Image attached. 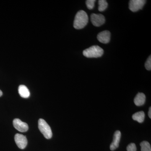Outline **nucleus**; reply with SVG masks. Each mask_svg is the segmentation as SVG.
Listing matches in <instances>:
<instances>
[{"mask_svg": "<svg viewBox=\"0 0 151 151\" xmlns=\"http://www.w3.org/2000/svg\"><path fill=\"white\" fill-rule=\"evenodd\" d=\"M3 94V92H2L1 91V90H0V97H1V96Z\"/></svg>", "mask_w": 151, "mask_h": 151, "instance_id": "nucleus-19", "label": "nucleus"}, {"mask_svg": "<svg viewBox=\"0 0 151 151\" xmlns=\"http://www.w3.org/2000/svg\"><path fill=\"white\" fill-rule=\"evenodd\" d=\"M15 141L17 146L21 149H24L27 145V140L26 136L21 134H17L14 137Z\"/></svg>", "mask_w": 151, "mask_h": 151, "instance_id": "nucleus-6", "label": "nucleus"}, {"mask_svg": "<svg viewBox=\"0 0 151 151\" xmlns=\"http://www.w3.org/2000/svg\"><path fill=\"white\" fill-rule=\"evenodd\" d=\"M95 0H87L86 1V4L87 8L89 9H92L94 6Z\"/></svg>", "mask_w": 151, "mask_h": 151, "instance_id": "nucleus-15", "label": "nucleus"}, {"mask_svg": "<svg viewBox=\"0 0 151 151\" xmlns=\"http://www.w3.org/2000/svg\"><path fill=\"white\" fill-rule=\"evenodd\" d=\"M14 127L19 132H27L28 130V125L27 123L21 121V120L18 119H14L13 122Z\"/></svg>", "mask_w": 151, "mask_h": 151, "instance_id": "nucleus-7", "label": "nucleus"}, {"mask_svg": "<svg viewBox=\"0 0 151 151\" xmlns=\"http://www.w3.org/2000/svg\"><path fill=\"white\" fill-rule=\"evenodd\" d=\"M145 67L147 70H151V56L150 55L147 60L145 63Z\"/></svg>", "mask_w": 151, "mask_h": 151, "instance_id": "nucleus-16", "label": "nucleus"}, {"mask_svg": "<svg viewBox=\"0 0 151 151\" xmlns=\"http://www.w3.org/2000/svg\"><path fill=\"white\" fill-rule=\"evenodd\" d=\"M19 94L21 97L24 98H28L30 96L29 90L26 86L24 85H21L19 86L18 88Z\"/></svg>", "mask_w": 151, "mask_h": 151, "instance_id": "nucleus-11", "label": "nucleus"}, {"mask_svg": "<svg viewBox=\"0 0 151 151\" xmlns=\"http://www.w3.org/2000/svg\"><path fill=\"white\" fill-rule=\"evenodd\" d=\"M148 116L149 117H150V118H151V107H150V109H149V111L148 112Z\"/></svg>", "mask_w": 151, "mask_h": 151, "instance_id": "nucleus-18", "label": "nucleus"}, {"mask_svg": "<svg viewBox=\"0 0 151 151\" xmlns=\"http://www.w3.org/2000/svg\"><path fill=\"white\" fill-rule=\"evenodd\" d=\"M104 50L98 45H93L83 51L84 56L88 58H97L103 55Z\"/></svg>", "mask_w": 151, "mask_h": 151, "instance_id": "nucleus-2", "label": "nucleus"}, {"mask_svg": "<svg viewBox=\"0 0 151 151\" xmlns=\"http://www.w3.org/2000/svg\"><path fill=\"white\" fill-rule=\"evenodd\" d=\"M141 151H151V145L147 141H143L140 143Z\"/></svg>", "mask_w": 151, "mask_h": 151, "instance_id": "nucleus-14", "label": "nucleus"}, {"mask_svg": "<svg viewBox=\"0 0 151 151\" xmlns=\"http://www.w3.org/2000/svg\"><path fill=\"white\" fill-rule=\"evenodd\" d=\"M98 4H99L98 10L100 12H103L108 7V3L105 0H100L98 1Z\"/></svg>", "mask_w": 151, "mask_h": 151, "instance_id": "nucleus-13", "label": "nucleus"}, {"mask_svg": "<svg viewBox=\"0 0 151 151\" xmlns=\"http://www.w3.org/2000/svg\"><path fill=\"white\" fill-rule=\"evenodd\" d=\"M88 15L84 11H78L76 15L73 27L76 29H80L84 28L88 22Z\"/></svg>", "mask_w": 151, "mask_h": 151, "instance_id": "nucleus-1", "label": "nucleus"}, {"mask_svg": "<svg viewBox=\"0 0 151 151\" xmlns=\"http://www.w3.org/2000/svg\"><path fill=\"white\" fill-rule=\"evenodd\" d=\"M92 24L95 27H100L105 23V17L101 14H92L91 15Z\"/></svg>", "mask_w": 151, "mask_h": 151, "instance_id": "nucleus-5", "label": "nucleus"}, {"mask_svg": "<svg viewBox=\"0 0 151 151\" xmlns=\"http://www.w3.org/2000/svg\"><path fill=\"white\" fill-rule=\"evenodd\" d=\"M38 128L45 137L47 139H51L52 132L49 125L43 119H40L38 121Z\"/></svg>", "mask_w": 151, "mask_h": 151, "instance_id": "nucleus-3", "label": "nucleus"}, {"mask_svg": "<svg viewBox=\"0 0 151 151\" xmlns=\"http://www.w3.org/2000/svg\"><path fill=\"white\" fill-rule=\"evenodd\" d=\"M145 113L143 111L137 112L132 116V119L139 123L143 122L145 120Z\"/></svg>", "mask_w": 151, "mask_h": 151, "instance_id": "nucleus-12", "label": "nucleus"}, {"mask_svg": "<svg viewBox=\"0 0 151 151\" xmlns=\"http://www.w3.org/2000/svg\"><path fill=\"white\" fill-rule=\"evenodd\" d=\"M145 101L146 96L143 93H138L134 99L135 104L137 106H142L145 103Z\"/></svg>", "mask_w": 151, "mask_h": 151, "instance_id": "nucleus-10", "label": "nucleus"}, {"mask_svg": "<svg viewBox=\"0 0 151 151\" xmlns=\"http://www.w3.org/2000/svg\"><path fill=\"white\" fill-rule=\"evenodd\" d=\"M121 138V133L119 131H116L113 136V141L110 145L111 150L113 151L119 147Z\"/></svg>", "mask_w": 151, "mask_h": 151, "instance_id": "nucleus-9", "label": "nucleus"}, {"mask_svg": "<svg viewBox=\"0 0 151 151\" xmlns=\"http://www.w3.org/2000/svg\"><path fill=\"white\" fill-rule=\"evenodd\" d=\"M127 151H137V147L134 143H131L127 147Z\"/></svg>", "mask_w": 151, "mask_h": 151, "instance_id": "nucleus-17", "label": "nucleus"}, {"mask_svg": "<svg viewBox=\"0 0 151 151\" xmlns=\"http://www.w3.org/2000/svg\"><path fill=\"white\" fill-rule=\"evenodd\" d=\"M98 40L101 43H108L111 39V33L108 31L105 30L101 32L97 36Z\"/></svg>", "mask_w": 151, "mask_h": 151, "instance_id": "nucleus-8", "label": "nucleus"}, {"mask_svg": "<svg viewBox=\"0 0 151 151\" xmlns=\"http://www.w3.org/2000/svg\"><path fill=\"white\" fill-rule=\"evenodd\" d=\"M146 2L145 0H131L129 3V9L132 12H137L142 9Z\"/></svg>", "mask_w": 151, "mask_h": 151, "instance_id": "nucleus-4", "label": "nucleus"}]
</instances>
